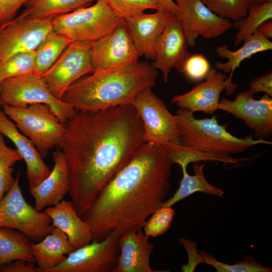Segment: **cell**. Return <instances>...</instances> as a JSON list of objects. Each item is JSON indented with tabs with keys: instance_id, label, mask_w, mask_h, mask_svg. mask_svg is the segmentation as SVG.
<instances>
[{
	"instance_id": "5bb4252c",
	"label": "cell",
	"mask_w": 272,
	"mask_h": 272,
	"mask_svg": "<svg viewBox=\"0 0 272 272\" xmlns=\"http://www.w3.org/2000/svg\"><path fill=\"white\" fill-rule=\"evenodd\" d=\"M53 19L17 17L4 24L0 30V61L16 54L35 51L53 31Z\"/></svg>"
},
{
	"instance_id": "836d02e7",
	"label": "cell",
	"mask_w": 272,
	"mask_h": 272,
	"mask_svg": "<svg viewBox=\"0 0 272 272\" xmlns=\"http://www.w3.org/2000/svg\"><path fill=\"white\" fill-rule=\"evenodd\" d=\"M215 14L223 19L237 21L245 17L250 4L247 0H201Z\"/></svg>"
},
{
	"instance_id": "f35d334b",
	"label": "cell",
	"mask_w": 272,
	"mask_h": 272,
	"mask_svg": "<svg viewBox=\"0 0 272 272\" xmlns=\"http://www.w3.org/2000/svg\"><path fill=\"white\" fill-rule=\"evenodd\" d=\"M249 88L254 94L263 92L272 97V72L254 78L249 83Z\"/></svg>"
},
{
	"instance_id": "ab89813d",
	"label": "cell",
	"mask_w": 272,
	"mask_h": 272,
	"mask_svg": "<svg viewBox=\"0 0 272 272\" xmlns=\"http://www.w3.org/2000/svg\"><path fill=\"white\" fill-rule=\"evenodd\" d=\"M178 242L185 247L188 256V262L187 264H184L181 266V270L182 271H193L195 267L199 263H201L200 256L197 253L196 250L192 254L194 249H196V247H195L192 250L193 247L196 244L194 245V242L183 238H179Z\"/></svg>"
},
{
	"instance_id": "7c38bea8",
	"label": "cell",
	"mask_w": 272,
	"mask_h": 272,
	"mask_svg": "<svg viewBox=\"0 0 272 272\" xmlns=\"http://www.w3.org/2000/svg\"><path fill=\"white\" fill-rule=\"evenodd\" d=\"M90 55L93 72L132 64L140 57L124 19L111 32L91 43Z\"/></svg>"
},
{
	"instance_id": "ba28073f",
	"label": "cell",
	"mask_w": 272,
	"mask_h": 272,
	"mask_svg": "<svg viewBox=\"0 0 272 272\" xmlns=\"http://www.w3.org/2000/svg\"><path fill=\"white\" fill-rule=\"evenodd\" d=\"M20 171L14 184L0 200V227L19 231L32 241L39 242L55 227L45 212L38 211L25 199L20 184Z\"/></svg>"
},
{
	"instance_id": "d590c367",
	"label": "cell",
	"mask_w": 272,
	"mask_h": 272,
	"mask_svg": "<svg viewBox=\"0 0 272 272\" xmlns=\"http://www.w3.org/2000/svg\"><path fill=\"white\" fill-rule=\"evenodd\" d=\"M175 215L172 207H160L145 222L144 233L149 237H156L165 233L170 228Z\"/></svg>"
},
{
	"instance_id": "4316f807",
	"label": "cell",
	"mask_w": 272,
	"mask_h": 272,
	"mask_svg": "<svg viewBox=\"0 0 272 272\" xmlns=\"http://www.w3.org/2000/svg\"><path fill=\"white\" fill-rule=\"evenodd\" d=\"M31 240L23 233L0 227V265L16 259L34 262Z\"/></svg>"
},
{
	"instance_id": "6da1fadb",
	"label": "cell",
	"mask_w": 272,
	"mask_h": 272,
	"mask_svg": "<svg viewBox=\"0 0 272 272\" xmlns=\"http://www.w3.org/2000/svg\"><path fill=\"white\" fill-rule=\"evenodd\" d=\"M65 124L58 147L69 172V195L81 217L146 142L144 131L131 104L77 111Z\"/></svg>"
},
{
	"instance_id": "7a4b0ae2",
	"label": "cell",
	"mask_w": 272,
	"mask_h": 272,
	"mask_svg": "<svg viewBox=\"0 0 272 272\" xmlns=\"http://www.w3.org/2000/svg\"><path fill=\"white\" fill-rule=\"evenodd\" d=\"M173 164L163 146L146 142L81 216L93 240L100 241L112 232L121 235L142 230L165 200Z\"/></svg>"
},
{
	"instance_id": "60d3db41",
	"label": "cell",
	"mask_w": 272,
	"mask_h": 272,
	"mask_svg": "<svg viewBox=\"0 0 272 272\" xmlns=\"http://www.w3.org/2000/svg\"><path fill=\"white\" fill-rule=\"evenodd\" d=\"M38 269L33 262L22 259L14 260L0 266V272H38Z\"/></svg>"
},
{
	"instance_id": "ffe728a7",
	"label": "cell",
	"mask_w": 272,
	"mask_h": 272,
	"mask_svg": "<svg viewBox=\"0 0 272 272\" xmlns=\"http://www.w3.org/2000/svg\"><path fill=\"white\" fill-rule=\"evenodd\" d=\"M0 133L13 143L24 161L29 188L38 185L48 175L50 169L33 143L19 131L1 109Z\"/></svg>"
},
{
	"instance_id": "277c9868",
	"label": "cell",
	"mask_w": 272,
	"mask_h": 272,
	"mask_svg": "<svg viewBox=\"0 0 272 272\" xmlns=\"http://www.w3.org/2000/svg\"><path fill=\"white\" fill-rule=\"evenodd\" d=\"M181 145L200 152L234 155L259 144L271 145L264 139H254L252 133L238 138L227 131L228 124L221 125L216 116L196 118L193 113L179 108L175 115Z\"/></svg>"
},
{
	"instance_id": "b9f144b4",
	"label": "cell",
	"mask_w": 272,
	"mask_h": 272,
	"mask_svg": "<svg viewBox=\"0 0 272 272\" xmlns=\"http://www.w3.org/2000/svg\"><path fill=\"white\" fill-rule=\"evenodd\" d=\"M159 7V10L168 12L176 16L177 7L173 0H153Z\"/></svg>"
},
{
	"instance_id": "8992f818",
	"label": "cell",
	"mask_w": 272,
	"mask_h": 272,
	"mask_svg": "<svg viewBox=\"0 0 272 272\" xmlns=\"http://www.w3.org/2000/svg\"><path fill=\"white\" fill-rule=\"evenodd\" d=\"M123 20L104 0L54 18L53 30L71 42H93L111 32Z\"/></svg>"
},
{
	"instance_id": "7402d4cb",
	"label": "cell",
	"mask_w": 272,
	"mask_h": 272,
	"mask_svg": "<svg viewBox=\"0 0 272 272\" xmlns=\"http://www.w3.org/2000/svg\"><path fill=\"white\" fill-rule=\"evenodd\" d=\"M51 219L52 224L62 231L75 249L91 243L93 235L88 224L78 215L72 202L62 199L57 204L45 210Z\"/></svg>"
},
{
	"instance_id": "3957f363",
	"label": "cell",
	"mask_w": 272,
	"mask_h": 272,
	"mask_svg": "<svg viewBox=\"0 0 272 272\" xmlns=\"http://www.w3.org/2000/svg\"><path fill=\"white\" fill-rule=\"evenodd\" d=\"M65 91L62 100L77 111L89 112L130 104L144 89L156 84L158 71L147 62L95 71Z\"/></svg>"
},
{
	"instance_id": "83f0119b",
	"label": "cell",
	"mask_w": 272,
	"mask_h": 272,
	"mask_svg": "<svg viewBox=\"0 0 272 272\" xmlns=\"http://www.w3.org/2000/svg\"><path fill=\"white\" fill-rule=\"evenodd\" d=\"M169 156L174 163L182 169L187 168L190 163L200 161H216L226 164L238 165L240 163L249 161L250 158H237L230 155L217 154L200 152L181 145L169 144L163 146Z\"/></svg>"
},
{
	"instance_id": "52a82bcc",
	"label": "cell",
	"mask_w": 272,
	"mask_h": 272,
	"mask_svg": "<svg viewBox=\"0 0 272 272\" xmlns=\"http://www.w3.org/2000/svg\"><path fill=\"white\" fill-rule=\"evenodd\" d=\"M0 103L23 107L34 103L47 105L65 124L77 111L70 104L55 97L42 76L34 73L6 79L0 83Z\"/></svg>"
},
{
	"instance_id": "f1b7e54d",
	"label": "cell",
	"mask_w": 272,
	"mask_h": 272,
	"mask_svg": "<svg viewBox=\"0 0 272 272\" xmlns=\"http://www.w3.org/2000/svg\"><path fill=\"white\" fill-rule=\"evenodd\" d=\"M71 43L65 36L53 30L50 32L35 50V66L33 73L42 76Z\"/></svg>"
},
{
	"instance_id": "7bdbcfd3",
	"label": "cell",
	"mask_w": 272,
	"mask_h": 272,
	"mask_svg": "<svg viewBox=\"0 0 272 272\" xmlns=\"http://www.w3.org/2000/svg\"><path fill=\"white\" fill-rule=\"evenodd\" d=\"M257 31L263 37L269 39L272 38V20L263 22L257 28Z\"/></svg>"
},
{
	"instance_id": "cb8c5ba5",
	"label": "cell",
	"mask_w": 272,
	"mask_h": 272,
	"mask_svg": "<svg viewBox=\"0 0 272 272\" xmlns=\"http://www.w3.org/2000/svg\"><path fill=\"white\" fill-rule=\"evenodd\" d=\"M243 43L242 46L236 50H230L227 44L217 46L215 49L218 56L227 59L225 62H216L215 68L225 74L229 73L228 79L231 80L235 70L244 60L257 53L272 49V42L257 31Z\"/></svg>"
},
{
	"instance_id": "bcb514c9",
	"label": "cell",
	"mask_w": 272,
	"mask_h": 272,
	"mask_svg": "<svg viewBox=\"0 0 272 272\" xmlns=\"http://www.w3.org/2000/svg\"><path fill=\"white\" fill-rule=\"evenodd\" d=\"M1 103H0V106H1Z\"/></svg>"
},
{
	"instance_id": "ee69618b",
	"label": "cell",
	"mask_w": 272,
	"mask_h": 272,
	"mask_svg": "<svg viewBox=\"0 0 272 272\" xmlns=\"http://www.w3.org/2000/svg\"><path fill=\"white\" fill-rule=\"evenodd\" d=\"M250 4H256L272 1V0H247Z\"/></svg>"
},
{
	"instance_id": "44dd1931",
	"label": "cell",
	"mask_w": 272,
	"mask_h": 272,
	"mask_svg": "<svg viewBox=\"0 0 272 272\" xmlns=\"http://www.w3.org/2000/svg\"><path fill=\"white\" fill-rule=\"evenodd\" d=\"M54 166L48 175L38 185L29 188L38 211L54 206L69 192L70 179L64 155L60 149L52 154Z\"/></svg>"
},
{
	"instance_id": "d6986e66",
	"label": "cell",
	"mask_w": 272,
	"mask_h": 272,
	"mask_svg": "<svg viewBox=\"0 0 272 272\" xmlns=\"http://www.w3.org/2000/svg\"><path fill=\"white\" fill-rule=\"evenodd\" d=\"M142 230H131L119 236L120 253L112 272H161L150 264L154 245Z\"/></svg>"
},
{
	"instance_id": "d4e9b609",
	"label": "cell",
	"mask_w": 272,
	"mask_h": 272,
	"mask_svg": "<svg viewBox=\"0 0 272 272\" xmlns=\"http://www.w3.org/2000/svg\"><path fill=\"white\" fill-rule=\"evenodd\" d=\"M203 167V163H193L192 168L194 174L192 175L188 173L187 168L182 169L183 176L178 189L171 198L165 200L162 207H172L178 201L196 192L223 197L224 192L223 189L212 185L206 179Z\"/></svg>"
},
{
	"instance_id": "4dcf8cb0",
	"label": "cell",
	"mask_w": 272,
	"mask_h": 272,
	"mask_svg": "<svg viewBox=\"0 0 272 272\" xmlns=\"http://www.w3.org/2000/svg\"><path fill=\"white\" fill-rule=\"evenodd\" d=\"M201 263L213 266L217 272H271V267L265 266L251 255L246 254L233 264H229L217 260L214 255L206 251H198Z\"/></svg>"
},
{
	"instance_id": "d6a6232c",
	"label": "cell",
	"mask_w": 272,
	"mask_h": 272,
	"mask_svg": "<svg viewBox=\"0 0 272 272\" xmlns=\"http://www.w3.org/2000/svg\"><path fill=\"white\" fill-rule=\"evenodd\" d=\"M35 51L16 54L0 61V83L3 81L33 73L35 66Z\"/></svg>"
},
{
	"instance_id": "2e32d148",
	"label": "cell",
	"mask_w": 272,
	"mask_h": 272,
	"mask_svg": "<svg viewBox=\"0 0 272 272\" xmlns=\"http://www.w3.org/2000/svg\"><path fill=\"white\" fill-rule=\"evenodd\" d=\"M205 79L187 92L174 96L172 103L192 113L202 111L213 115L218 110L221 93L225 90L227 95H230L238 87L215 67L211 69Z\"/></svg>"
},
{
	"instance_id": "603a6c76",
	"label": "cell",
	"mask_w": 272,
	"mask_h": 272,
	"mask_svg": "<svg viewBox=\"0 0 272 272\" xmlns=\"http://www.w3.org/2000/svg\"><path fill=\"white\" fill-rule=\"evenodd\" d=\"M74 250L66 234L56 227L31 246L32 255L38 266V272H46L57 265Z\"/></svg>"
},
{
	"instance_id": "8fae6325",
	"label": "cell",
	"mask_w": 272,
	"mask_h": 272,
	"mask_svg": "<svg viewBox=\"0 0 272 272\" xmlns=\"http://www.w3.org/2000/svg\"><path fill=\"white\" fill-rule=\"evenodd\" d=\"M91 45L88 42H71L42 76L50 92L58 99H62L65 91L75 81L93 72Z\"/></svg>"
},
{
	"instance_id": "74e56055",
	"label": "cell",
	"mask_w": 272,
	"mask_h": 272,
	"mask_svg": "<svg viewBox=\"0 0 272 272\" xmlns=\"http://www.w3.org/2000/svg\"><path fill=\"white\" fill-rule=\"evenodd\" d=\"M29 0H0V26L13 20Z\"/></svg>"
},
{
	"instance_id": "4fadbf2b",
	"label": "cell",
	"mask_w": 272,
	"mask_h": 272,
	"mask_svg": "<svg viewBox=\"0 0 272 272\" xmlns=\"http://www.w3.org/2000/svg\"><path fill=\"white\" fill-rule=\"evenodd\" d=\"M176 17L184 33L188 45L194 47L198 37L214 39L232 27L230 20L212 12L201 0H175Z\"/></svg>"
},
{
	"instance_id": "8d00e7d4",
	"label": "cell",
	"mask_w": 272,
	"mask_h": 272,
	"mask_svg": "<svg viewBox=\"0 0 272 272\" xmlns=\"http://www.w3.org/2000/svg\"><path fill=\"white\" fill-rule=\"evenodd\" d=\"M211 67L208 60L201 54H190L185 60L182 73L190 80L205 79Z\"/></svg>"
},
{
	"instance_id": "f546056e",
	"label": "cell",
	"mask_w": 272,
	"mask_h": 272,
	"mask_svg": "<svg viewBox=\"0 0 272 272\" xmlns=\"http://www.w3.org/2000/svg\"><path fill=\"white\" fill-rule=\"evenodd\" d=\"M271 19L272 1L250 4L247 15L232 23V27L238 30L234 45L241 44L256 32L263 22Z\"/></svg>"
},
{
	"instance_id": "e575fe53",
	"label": "cell",
	"mask_w": 272,
	"mask_h": 272,
	"mask_svg": "<svg viewBox=\"0 0 272 272\" xmlns=\"http://www.w3.org/2000/svg\"><path fill=\"white\" fill-rule=\"evenodd\" d=\"M119 17L126 20L148 9L159 10L153 0H104Z\"/></svg>"
},
{
	"instance_id": "30bf717a",
	"label": "cell",
	"mask_w": 272,
	"mask_h": 272,
	"mask_svg": "<svg viewBox=\"0 0 272 272\" xmlns=\"http://www.w3.org/2000/svg\"><path fill=\"white\" fill-rule=\"evenodd\" d=\"M119 235L112 232L100 241L75 249L46 272H112L120 253Z\"/></svg>"
},
{
	"instance_id": "9a60e30c",
	"label": "cell",
	"mask_w": 272,
	"mask_h": 272,
	"mask_svg": "<svg viewBox=\"0 0 272 272\" xmlns=\"http://www.w3.org/2000/svg\"><path fill=\"white\" fill-rule=\"evenodd\" d=\"M250 90L239 93L234 100L222 98L218 110L227 112L244 122L257 139H268L272 134V99L264 94L260 99L254 98Z\"/></svg>"
},
{
	"instance_id": "7dc6e473",
	"label": "cell",
	"mask_w": 272,
	"mask_h": 272,
	"mask_svg": "<svg viewBox=\"0 0 272 272\" xmlns=\"http://www.w3.org/2000/svg\"><path fill=\"white\" fill-rule=\"evenodd\" d=\"M0 266H1V265H0Z\"/></svg>"
},
{
	"instance_id": "ac0fdd59",
	"label": "cell",
	"mask_w": 272,
	"mask_h": 272,
	"mask_svg": "<svg viewBox=\"0 0 272 272\" xmlns=\"http://www.w3.org/2000/svg\"><path fill=\"white\" fill-rule=\"evenodd\" d=\"M174 16L168 12L158 10L154 13L143 12L125 20L140 56L154 59L156 45Z\"/></svg>"
},
{
	"instance_id": "e0dca14e",
	"label": "cell",
	"mask_w": 272,
	"mask_h": 272,
	"mask_svg": "<svg viewBox=\"0 0 272 272\" xmlns=\"http://www.w3.org/2000/svg\"><path fill=\"white\" fill-rule=\"evenodd\" d=\"M186 38L177 19L174 16L168 23L155 48V57L152 63L158 71H161L164 82L168 81L173 69L180 73L187 58L191 54L187 51Z\"/></svg>"
},
{
	"instance_id": "5b68a950",
	"label": "cell",
	"mask_w": 272,
	"mask_h": 272,
	"mask_svg": "<svg viewBox=\"0 0 272 272\" xmlns=\"http://www.w3.org/2000/svg\"><path fill=\"white\" fill-rule=\"evenodd\" d=\"M2 106L4 113L33 143L43 159L47 158L50 150L58 147L65 133V124L59 121L47 105Z\"/></svg>"
},
{
	"instance_id": "f6af8a7d",
	"label": "cell",
	"mask_w": 272,
	"mask_h": 272,
	"mask_svg": "<svg viewBox=\"0 0 272 272\" xmlns=\"http://www.w3.org/2000/svg\"><path fill=\"white\" fill-rule=\"evenodd\" d=\"M3 25H2V26H0V30L2 29V27H3Z\"/></svg>"
},
{
	"instance_id": "1f68e13d",
	"label": "cell",
	"mask_w": 272,
	"mask_h": 272,
	"mask_svg": "<svg viewBox=\"0 0 272 272\" xmlns=\"http://www.w3.org/2000/svg\"><path fill=\"white\" fill-rule=\"evenodd\" d=\"M21 160L22 158L16 149L9 147L0 133V200L14 184V166Z\"/></svg>"
},
{
	"instance_id": "484cf974",
	"label": "cell",
	"mask_w": 272,
	"mask_h": 272,
	"mask_svg": "<svg viewBox=\"0 0 272 272\" xmlns=\"http://www.w3.org/2000/svg\"><path fill=\"white\" fill-rule=\"evenodd\" d=\"M96 0H29L24 11L17 17L54 18L89 6Z\"/></svg>"
},
{
	"instance_id": "9c48e42d",
	"label": "cell",
	"mask_w": 272,
	"mask_h": 272,
	"mask_svg": "<svg viewBox=\"0 0 272 272\" xmlns=\"http://www.w3.org/2000/svg\"><path fill=\"white\" fill-rule=\"evenodd\" d=\"M140 118L146 142L164 146L181 144L175 115L152 91V87L141 91L131 104Z\"/></svg>"
}]
</instances>
